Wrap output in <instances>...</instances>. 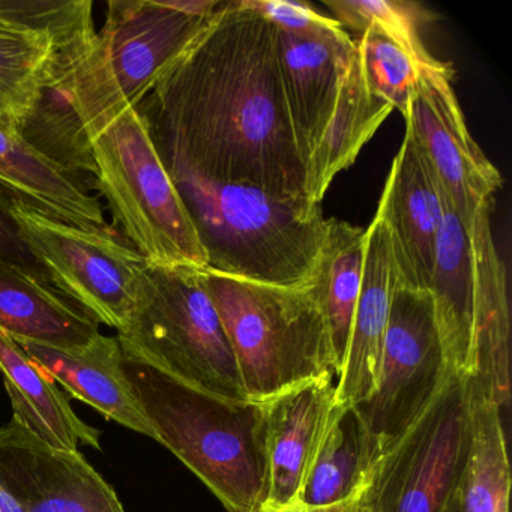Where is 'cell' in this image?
Wrapping results in <instances>:
<instances>
[{
	"instance_id": "6da1fadb",
	"label": "cell",
	"mask_w": 512,
	"mask_h": 512,
	"mask_svg": "<svg viewBox=\"0 0 512 512\" xmlns=\"http://www.w3.org/2000/svg\"><path fill=\"white\" fill-rule=\"evenodd\" d=\"M140 115L170 178L200 176L304 196L275 28L245 0L224 2L161 74Z\"/></svg>"
},
{
	"instance_id": "7a4b0ae2",
	"label": "cell",
	"mask_w": 512,
	"mask_h": 512,
	"mask_svg": "<svg viewBox=\"0 0 512 512\" xmlns=\"http://www.w3.org/2000/svg\"><path fill=\"white\" fill-rule=\"evenodd\" d=\"M128 386L155 431L229 512H259L268 494L263 403L232 401L185 385L122 352Z\"/></svg>"
},
{
	"instance_id": "3957f363",
	"label": "cell",
	"mask_w": 512,
	"mask_h": 512,
	"mask_svg": "<svg viewBox=\"0 0 512 512\" xmlns=\"http://www.w3.org/2000/svg\"><path fill=\"white\" fill-rule=\"evenodd\" d=\"M206 253V271L278 287L308 286L326 220L305 196L173 176Z\"/></svg>"
},
{
	"instance_id": "277c9868",
	"label": "cell",
	"mask_w": 512,
	"mask_h": 512,
	"mask_svg": "<svg viewBox=\"0 0 512 512\" xmlns=\"http://www.w3.org/2000/svg\"><path fill=\"white\" fill-rule=\"evenodd\" d=\"M212 17L187 16L169 2L110 0L103 28L55 85L89 142L142 104Z\"/></svg>"
},
{
	"instance_id": "5b68a950",
	"label": "cell",
	"mask_w": 512,
	"mask_h": 512,
	"mask_svg": "<svg viewBox=\"0 0 512 512\" xmlns=\"http://www.w3.org/2000/svg\"><path fill=\"white\" fill-rule=\"evenodd\" d=\"M205 283L254 403L335 373L325 317L310 286L278 287L206 271Z\"/></svg>"
},
{
	"instance_id": "8992f818",
	"label": "cell",
	"mask_w": 512,
	"mask_h": 512,
	"mask_svg": "<svg viewBox=\"0 0 512 512\" xmlns=\"http://www.w3.org/2000/svg\"><path fill=\"white\" fill-rule=\"evenodd\" d=\"M116 338L122 352L185 385L226 400H248L205 269L148 262L136 307Z\"/></svg>"
},
{
	"instance_id": "52a82bcc",
	"label": "cell",
	"mask_w": 512,
	"mask_h": 512,
	"mask_svg": "<svg viewBox=\"0 0 512 512\" xmlns=\"http://www.w3.org/2000/svg\"><path fill=\"white\" fill-rule=\"evenodd\" d=\"M91 149L95 185L131 247L151 265L206 269L196 227L139 110L122 113Z\"/></svg>"
},
{
	"instance_id": "ba28073f",
	"label": "cell",
	"mask_w": 512,
	"mask_h": 512,
	"mask_svg": "<svg viewBox=\"0 0 512 512\" xmlns=\"http://www.w3.org/2000/svg\"><path fill=\"white\" fill-rule=\"evenodd\" d=\"M50 286L98 325H127L148 260L112 230L73 226L16 203L5 208Z\"/></svg>"
},
{
	"instance_id": "9c48e42d",
	"label": "cell",
	"mask_w": 512,
	"mask_h": 512,
	"mask_svg": "<svg viewBox=\"0 0 512 512\" xmlns=\"http://www.w3.org/2000/svg\"><path fill=\"white\" fill-rule=\"evenodd\" d=\"M470 443L469 392L452 374L421 418L374 470L377 512H449L457 502Z\"/></svg>"
},
{
	"instance_id": "30bf717a",
	"label": "cell",
	"mask_w": 512,
	"mask_h": 512,
	"mask_svg": "<svg viewBox=\"0 0 512 512\" xmlns=\"http://www.w3.org/2000/svg\"><path fill=\"white\" fill-rule=\"evenodd\" d=\"M91 0H0V127L20 133L94 40Z\"/></svg>"
},
{
	"instance_id": "8fae6325",
	"label": "cell",
	"mask_w": 512,
	"mask_h": 512,
	"mask_svg": "<svg viewBox=\"0 0 512 512\" xmlns=\"http://www.w3.org/2000/svg\"><path fill=\"white\" fill-rule=\"evenodd\" d=\"M452 374L430 292L395 284L376 389L353 406L383 454L421 418Z\"/></svg>"
},
{
	"instance_id": "7c38bea8",
	"label": "cell",
	"mask_w": 512,
	"mask_h": 512,
	"mask_svg": "<svg viewBox=\"0 0 512 512\" xmlns=\"http://www.w3.org/2000/svg\"><path fill=\"white\" fill-rule=\"evenodd\" d=\"M452 79L449 64L421 68L404 121L440 190L470 227L478 209L493 206L503 179L470 136Z\"/></svg>"
},
{
	"instance_id": "4fadbf2b",
	"label": "cell",
	"mask_w": 512,
	"mask_h": 512,
	"mask_svg": "<svg viewBox=\"0 0 512 512\" xmlns=\"http://www.w3.org/2000/svg\"><path fill=\"white\" fill-rule=\"evenodd\" d=\"M0 479L25 512H127L80 452L50 448L14 421L0 427Z\"/></svg>"
},
{
	"instance_id": "5bb4252c",
	"label": "cell",
	"mask_w": 512,
	"mask_h": 512,
	"mask_svg": "<svg viewBox=\"0 0 512 512\" xmlns=\"http://www.w3.org/2000/svg\"><path fill=\"white\" fill-rule=\"evenodd\" d=\"M355 52V41L337 20L301 34L275 28L281 88L304 166L334 112L344 73Z\"/></svg>"
},
{
	"instance_id": "9a60e30c",
	"label": "cell",
	"mask_w": 512,
	"mask_h": 512,
	"mask_svg": "<svg viewBox=\"0 0 512 512\" xmlns=\"http://www.w3.org/2000/svg\"><path fill=\"white\" fill-rule=\"evenodd\" d=\"M376 215L388 230L397 283L428 290L443 205L436 178L409 133L389 170Z\"/></svg>"
},
{
	"instance_id": "2e32d148",
	"label": "cell",
	"mask_w": 512,
	"mask_h": 512,
	"mask_svg": "<svg viewBox=\"0 0 512 512\" xmlns=\"http://www.w3.org/2000/svg\"><path fill=\"white\" fill-rule=\"evenodd\" d=\"M337 376L299 383L265 401L268 494L263 509L298 502L302 482L335 406Z\"/></svg>"
},
{
	"instance_id": "e0dca14e",
	"label": "cell",
	"mask_w": 512,
	"mask_h": 512,
	"mask_svg": "<svg viewBox=\"0 0 512 512\" xmlns=\"http://www.w3.org/2000/svg\"><path fill=\"white\" fill-rule=\"evenodd\" d=\"M395 284L397 274L388 230L376 215L365 230L361 292L353 314L346 361L337 379V404L358 406L376 389Z\"/></svg>"
},
{
	"instance_id": "ac0fdd59",
	"label": "cell",
	"mask_w": 512,
	"mask_h": 512,
	"mask_svg": "<svg viewBox=\"0 0 512 512\" xmlns=\"http://www.w3.org/2000/svg\"><path fill=\"white\" fill-rule=\"evenodd\" d=\"M16 203L83 229H109L100 200L77 173L41 154L17 131L0 127V205Z\"/></svg>"
},
{
	"instance_id": "d6986e66",
	"label": "cell",
	"mask_w": 512,
	"mask_h": 512,
	"mask_svg": "<svg viewBox=\"0 0 512 512\" xmlns=\"http://www.w3.org/2000/svg\"><path fill=\"white\" fill-rule=\"evenodd\" d=\"M62 388L106 419L155 440V431L140 410L124 368L118 338L98 334L85 346L55 347L17 341Z\"/></svg>"
},
{
	"instance_id": "ffe728a7",
	"label": "cell",
	"mask_w": 512,
	"mask_h": 512,
	"mask_svg": "<svg viewBox=\"0 0 512 512\" xmlns=\"http://www.w3.org/2000/svg\"><path fill=\"white\" fill-rule=\"evenodd\" d=\"M491 206L476 211L470 224L475 298H473V368L469 377L485 383L503 407L511 398L509 385L508 275L494 245L490 223Z\"/></svg>"
},
{
	"instance_id": "44dd1931",
	"label": "cell",
	"mask_w": 512,
	"mask_h": 512,
	"mask_svg": "<svg viewBox=\"0 0 512 512\" xmlns=\"http://www.w3.org/2000/svg\"><path fill=\"white\" fill-rule=\"evenodd\" d=\"M440 190V187H439ZM443 218L428 287L449 370L469 377L473 368V265L470 227L440 190Z\"/></svg>"
},
{
	"instance_id": "7402d4cb",
	"label": "cell",
	"mask_w": 512,
	"mask_h": 512,
	"mask_svg": "<svg viewBox=\"0 0 512 512\" xmlns=\"http://www.w3.org/2000/svg\"><path fill=\"white\" fill-rule=\"evenodd\" d=\"M0 374L13 407V421L50 448L79 452L101 449V434L79 418L55 380L0 329Z\"/></svg>"
},
{
	"instance_id": "603a6c76",
	"label": "cell",
	"mask_w": 512,
	"mask_h": 512,
	"mask_svg": "<svg viewBox=\"0 0 512 512\" xmlns=\"http://www.w3.org/2000/svg\"><path fill=\"white\" fill-rule=\"evenodd\" d=\"M0 329L16 341L55 347L85 346L98 323L62 298L46 278L0 260Z\"/></svg>"
},
{
	"instance_id": "cb8c5ba5",
	"label": "cell",
	"mask_w": 512,
	"mask_h": 512,
	"mask_svg": "<svg viewBox=\"0 0 512 512\" xmlns=\"http://www.w3.org/2000/svg\"><path fill=\"white\" fill-rule=\"evenodd\" d=\"M392 110L391 104L371 94L365 85L356 50L344 73L334 112L305 164L304 196L311 203H322L335 176L355 163Z\"/></svg>"
},
{
	"instance_id": "d4e9b609",
	"label": "cell",
	"mask_w": 512,
	"mask_h": 512,
	"mask_svg": "<svg viewBox=\"0 0 512 512\" xmlns=\"http://www.w3.org/2000/svg\"><path fill=\"white\" fill-rule=\"evenodd\" d=\"M382 457L355 407L335 403L296 503L317 509L349 499L371 481Z\"/></svg>"
},
{
	"instance_id": "484cf974",
	"label": "cell",
	"mask_w": 512,
	"mask_h": 512,
	"mask_svg": "<svg viewBox=\"0 0 512 512\" xmlns=\"http://www.w3.org/2000/svg\"><path fill=\"white\" fill-rule=\"evenodd\" d=\"M469 392L470 443L457 494L458 512H509L511 469L503 406L475 377H464Z\"/></svg>"
},
{
	"instance_id": "4316f807",
	"label": "cell",
	"mask_w": 512,
	"mask_h": 512,
	"mask_svg": "<svg viewBox=\"0 0 512 512\" xmlns=\"http://www.w3.org/2000/svg\"><path fill=\"white\" fill-rule=\"evenodd\" d=\"M364 262L365 230L346 221L326 220L322 247L308 286L325 317L337 379L349 349Z\"/></svg>"
},
{
	"instance_id": "83f0119b",
	"label": "cell",
	"mask_w": 512,
	"mask_h": 512,
	"mask_svg": "<svg viewBox=\"0 0 512 512\" xmlns=\"http://www.w3.org/2000/svg\"><path fill=\"white\" fill-rule=\"evenodd\" d=\"M23 139L70 172L94 175L91 142L61 92L47 89L20 130Z\"/></svg>"
},
{
	"instance_id": "f1b7e54d",
	"label": "cell",
	"mask_w": 512,
	"mask_h": 512,
	"mask_svg": "<svg viewBox=\"0 0 512 512\" xmlns=\"http://www.w3.org/2000/svg\"><path fill=\"white\" fill-rule=\"evenodd\" d=\"M325 5L337 16L341 28L347 26L361 35L367 29H379L406 49L421 67L437 61L422 44L421 31L431 22V11L421 4L404 0H326Z\"/></svg>"
},
{
	"instance_id": "f546056e",
	"label": "cell",
	"mask_w": 512,
	"mask_h": 512,
	"mask_svg": "<svg viewBox=\"0 0 512 512\" xmlns=\"http://www.w3.org/2000/svg\"><path fill=\"white\" fill-rule=\"evenodd\" d=\"M359 67L371 94L406 116L418 85L421 65L406 49L376 28L367 29L356 43Z\"/></svg>"
},
{
	"instance_id": "4dcf8cb0",
	"label": "cell",
	"mask_w": 512,
	"mask_h": 512,
	"mask_svg": "<svg viewBox=\"0 0 512 512\" xmlns=\"http://www.w3.org/2000/svg\"><path fill=\"white\" fill-rule=\"evenodd\" d=\"M248 7L262 14L272 26L287 32H313L334 20L317 13L311 5L289 0H245Z\"/></svg>"
},
{
	"instance_id": "1f68e13d",
	"label": "cell",
	"mask_w": 512,
	"mask_h": 512,
	"mask_svg": "<svg viewBox=\"0 0 512 512\" xmlns=\"http://www.w3.org/2000/svg\"><path fill=\"white\" fill-rule=\"evenodd\" d=\"M0 260L16 263V265L31 269L35 274L46 278L41 272L40 266L35 262L31 251L23 242L16 221L2 205H0Z\"/></svg>"
},
{
	"instance_id": "d6a6232c",
	"label": "cell",
	"mask_w": 512,
	"mask_h": 512,
	"mask_svg": "<svg viewBox=\"0 0 512 512\" xmlns=\"http://www.w3.org/2000/svg\"><path fill=\"white\" fill-rule=\"evenodd\" d=\"M370 482L362 490H359L358 493L353 494V496L343 500V502L323 506V508L307 509V512H377L370 493H368Z\"/></svg>"
},
{
	"instance_id": "836d02e7",
	"label": "cell",
	"mask_w": 512,
	"mask_h": 512,
	"mask_svg": "<svg viewBox=\"0 0 512 512\" xmlns=\"http://www.w3.org/2000/svg\"><path fill=\"white\" fill-rule=\"evenodd\" d=\"M0 512H25L10 490L0 479Z\"/></svg>"
},
{
	"instance_id": "e575fe53",
	"label": "cell",
	"mask_w": 512,
	"mask_h": 512,
	"mask_svg": "<svg viewBox=\"0 0 512 512\" xmlns=\"http://www.w3.org/2000/svg\"><path fill=\"white\" fill-rule=\"evenodd\" d=\"M259 512H307V509L302 508L299 503H293V505L287 506L283 509H260Z\"/></svg>"
},
{
	"instance_id": "d590c367",
	"label": "cell",
	"mask_w": 512,
	"mask_h": 512,
	"mask_svg": "<svg viewBox=\"0 0 512 512\" xmlns=\"http://www.w3.org/2000/svg\"><path fill=\"white\" fill-rule=\"evenodd\" d=\"M449 512H458L457 502H455V505L452 506L451 511H449Z\"/></svg>"
}]
</instances>
